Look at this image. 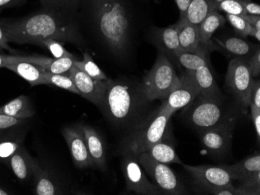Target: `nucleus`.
<instances>
[{
    "label": "nucleus",
    "mask_w": 260,
    "mask_h": 195,
    "mask_svg": "<svg viewBox=\"0 0 260 195\" xmlns=\"http://www.w3.org/2000/svg\"><path fill=\"white\" fill-rule=\"evenodd\" d=\"M139 100L128 86L109 79L100 108L112 123L125 125L137 114Z\"/></svg>",
    "instance_id": "7ed1b4c3"
},
{
    "label": "nucleus",
    "mask_w": 260,
    "mask_h": 195,
    "mask_svg": "<svg viewBox=\"0 0 260 195\" xmlns=\"http://www.w3.org/2000/svg\"><path fill=\"white\" fill-rule=\"evenodd\" d=\"M45 80H46L48 85L51 84V85L55 86V87L64 89L71 93L80 95V92L73 82L72 79L70 78L68 72L63 74H54L46 71Z\"/></svg>",
    "instance_id": "2f4dec72"
},
{
    "label": "nucleus",
    "mask_w": 260,
    "mask_h": 195,
    "mask_svg": "<svg viewBox=\"0 0 260 195\" xmlns=\"http://www.w3.org/2000/svg\"><path fill=\"white\" fill-rule=\"evenodd\" d=\"M11 194V192L9 190H6L4 187L0 186V195H9Z\"/></svg>",
    "instance_id": "3c124183"
},
{
    "label": "nucleus",
    "mask_w": 260,
    "mask_h": 195,
    "mask_svg": "<svg viewBox=\"0 0 260 195\" xmlns=\"http://www.w3.org/2000/svg\"><path fill=\"white\" fill-rule=\"evenodd\" d=\"M26 80L31 87L48 85L45 80L46 69L42 65L33 62H21L10 64L5 67Z\"/></svg>",
    "instance_id": "f3484780"
},
{
    "label": "nucleus",
    "mask_w": 260,
    "mask_h": 195,
    "mask_svg": "<svg viewBox=\"0 0 260 195\" xmlns=\"http://www.w3.org/2000/svg\"><path fill=\"white\" fill-rule=\"evenodd\" d=\"M217 45L236 57L249 58L255 51V47L244 39L239 37H228L225 39L214 38Z\"/></svg>",
    "instance_id": "a878e982"
},
{
    "label": "nucleus",
    "mask_w": 260,
    "mask_h": 195,
    "mask_svg": "<svg viewBox=\"0 0 260 195\" xmlns=\"http://www.w3.org/2000/svg\"><path fill=\"white\" fill-rule=\"evenodd\" d=\"M35 193L38 195H55L62 193L55 179L49 170L42 168L39 163L33 176Z\"/></svg>",
    "instance_id": "4be33fe9"
},
{
    "label": "nucleus",
    "mask_w": 260,
    "mask_h": 195,
    "mask_svg": "<svg viewBox=\"0 0 260 195\" xmlns=\"http://www.w3.org/2000/svg\"><path fill=\"white\" fill-rule=\"evenodd\" d=\"M195 100L188 110V119L200 132L235 124V119L222 104L221 98L197 96Z\"/></svg>",
    "instance_id": "423d86ee"
},
{
    "label": "nucleus",
    "mask_w": 260,
    "mask_h": 195,
    "mask_svg": "<svg viewBox=\"0 0 260 195\" xmlns=\"http://www.w3.org/2000/svg\"><path fill=\"white\" fill-rule=\"evenodd\" d=\"M209 193L215 195H245V192L239 187H235L232 183L223 187H217L209 190Z\"/></svg>",
    "instance_id": "ea45409f"
},
{
    "label": "nucleus",
    "mask_w": 260,
    "mask_h": 195,
    "mask_svg": "<svg viewBox=\"0 0 260 195\" xmlns=\"http://www.w3.org/2000/svg\"><path fill=\"white\" fill-rule=\"evenodd\" d=\"M188 71V70H187ZM197 85L200 94L198 96L210 98H221L220 89L212 75L208 65L201 67L195 71H188Z\"/></svg>",
    "instance_id": "dca6fc26"
},
{
    "label": "nucleus",
    "mask_w": 260,
    "mask_h": 195,
    "mask_svg": "<svg viewBox=\"0 0 260 195\" xmlns=\"http://www.w3.org/2000/svg\"><path fill=\"white\" fill-rule=\"evenodd\" d=\"M51 59L43 56H20V55H8L0 54V68H5L10 64L17 62H28L42 65L45 68L50 62Z\"/></svg>",
    "instance_id": "473e14b6"
},
{
    "label": "nucleus",
    "mask_w": 260,
    "mask_h": 195,
    "mask_svg": "<svg viewBox=\"0 0 260 195\" xmlns=\"http://www.w3.org/2000/svg\"><path fill=\"white\" fill-rule=\"evenodd\" d=\"M146 152H147L152 158L166 165L171 164H178L182 165L183 163L177 155L173 145L170 143H166L163 142V140L153 145Z\"/></svg>",
    "instance_id": "bb28decb"
},
{
    "label": "nucleus",
    "mask_w": 260,
    "mask_h": 195,
    "mask_svg": "<svg viewBox=\"0 0 260 195\" xmlns=\"http://www.w3.org/2000/svg\"><path fill=\"white\" fill-rule=\"evenodd\" d=\"M153 39L156 45L166 56L175 57L180 50L178 24H174L165 28H156L153 32Z\"/></svg>",
    "instance_id": "aec40b11"
},
{
    "label": "nucleus",
    "mask_w": 260,
    "mask_h": 195,
    "mask_svg": "<svg viewBox=\"0 0 260 195\" xmlns=\"http://www.w3.org/2000/svg\"><path fill=\"white\" fill-rule=\"evenodd\" d=\"M177 24L181 51L186 52L205 51L201 46L198 26L188 23L186 20H179Z\"/></svg>",
    "instance_id": "a211bd4d"
},
{
    "label": "nucleus",
    "mask_w": 260,
    "mask_h": 195,
    "mask_svg": "<svg viewBox=\"0 0 260 195\" xmlns=\"http://www.w3.org/2000/svg\"><path fill=\"white\" fill-rule=\"evenodd\" d=\"M182 166L200 187L208 192L212 189L232 183V176L225 166H190L182 163Z\"/></svg>",
    "instance_id": "9d476101"
},
{
    "label": "nucleus",
    "mask_w": 260,
    "mask_h": 195,
    "mask_svg": "<svg viewBox=\"0 0 260 195\" xmlns=\"http://www.w3.org/2000/svg\"><path fill=\"white\" fill-rule=\"evenodd\" d=\"M177 7L180 13V20H185L186 18L187 10L190 5L192 0H175Z\"/></svg>",
    "instance_id": "49530a36"
},
{
    "label": "nucleus",
    "mask_w": 260,
    "mask_h": 195,
    "mask_svg": "<svg viewBox=\"0 0 260 195\" xmlns=\"http://www.w3.org/2000/svg\"><path fill=\"white\" fill-rule=\"evenodd\" d=\"M254 81L248 58L235 57L229 62L225 84L239 101L244 113L249 110Z\"/></svg>",
    "instance_id": "0eeeda50"
},
{
    "label": "nucleus",
    "mask_w": 260,
    "mask_h": 195,
    "mask_svg": "<svg viewBox=\"0 0 260 195\" xmlns=\"http://www.w3.org/2000/svg\"><path fill=\"white\" fill-rule=\"evenodd\" d=\"M74 65L82 72H85L91 78L97 80H109L107 75L104 73L100 67L95 63L88 52L84 53V59L82 61L76 60Z\"/></svg>",
    "instance_id": "c756f323"
},
{
    "label": "nucleus",
    "mask_w": 260,
    "mask_h": 195,
    "mask_svg": "<svg viewBox=\"0 0 260 195\" xmlns=\"http://www.w3.org/2000/svg\"><path fill=\"white\" fill-rule=\"evenodd\" d=\"M199 94L200 91L197 85L190 73L186 70L185 75L181 78L180 85L165 99L166 100L163 102L159 110H163L172 115L177 110L192 103Z\"/></svg>",
    "instance_id": "9b49d317"
},
{
    "label": "nucleus",
    "mask_w": 260,
    "mask_h": 195,
    "mask_svg": "<svg viewBox=\"0 0 260 195\" xmlns=\"http://www.w3.org/2000/svg\"><path fill=\"white\" fill-rule=\"evenodd\" d=\"M67 72L80 92V95L100 107L103 102L108 80H94L82 72L75 65Z\"/></svg>",
    "instance_id": "f8f14e48"
},
{
    "label": "nucleus",
    "mask_w": 260,
    "mask_h": 195,
    "mask_svg": "<svg viewBox=\"0 0 260 195\" xmlns=\"http://www.w3.org/2000/svg\"><path fill=\"white\" fill-rule=\"evenodd\" d=\"M181 84V78L168 56L159 52L157 60L143 80L142 94L147 101L165 100Z\"/></svg>",
    "instance_id": "20e7f679"
},
{
    "label": "nucleus",
    "mask_w": 260,
    "mask_h": 195,
    "mask_svg": "<svg viewBox=\"0 0 260 195\" xmlns=\"http://www.w3.org/2000/svg\"><path fill=\"white\" fill-rule=\"evenodd\" d=\"M226 18H227L228 21L230 23L231 25L235 29L236 33H239V35L242 36V37L252 36V27L243 17L227 14Z\"/></svg>",
    "instance_id": "4c0bfd02"
},
{
    "label": "nucleus",
    "mask_w": 260,
    "mask_h": 195,
    "mask_svg": "<svg viewBox=\"0 0 260 195\" xmlns=\"http://www.w3.org/2000/svg\"><path fill=\"white\" fill-rule=\"evenodd\" d=\"M98 32L104 43L116 55L129 47L131 21L123 0H89Z\"/></svg>",
    "instance_id": "f03ea898"
},
{
    "label": "nucleus",
    "mask_w": 260,
    "mask_h": 195,
    "mask_svg": "<svg viewBox=\"0 0 260 195\" xmlns=\"http://www.w3.org/2000/svg\"><path fill=\"white\" fill-rule=\"evenodd\" d=\"M240 182L238 187L243 190L245 195L260 194V171L255 172Z\"/></svg>",
    "instance_id": "f704fd0d"
},
{
    "label": "nucleus",
    "mask_w": 260,
    "mask_h": 195,
    "mask_svg": "<svg viewBox=\"0 0 260 195\" xmlns=\"http://www.w3.org/2000/svg\"><path fill=\"white\" fill-rule=\"evenodd\" d=\"M171 116L169 113L158 110L150 119L140 124L125 142V154L137 157L163 140Z\"/></svg>",
    "instance_id": "39448f33"
},
{
    "label": "nucleus",
    "mask_w": 260,
    "mask_h": 195,
    "mask_svg": "<svg viewBox=\"0 0 260 195\" xmlns=\"http://www.w3.org/2000/svg\"><path fill=\"white\" fill-rule=\"evenodd\" d=\"M250 109L251 117L253 122L254 128H255V133L257 135V139L259 141L260 139V109L255 107L253 104H249Z\"/></svg>",
    "instance_id": "37998d69"
},
{
    "label": "nucleus",
    "mask_w": 260,
    "mask_h": 195,
    "mask_svg": "<svg viewBox=\"0 0 260 195\" xmlns=\"http://www.w3.org/2000/svg\"><path fill=\"white\" fill-rule=\"evenodd\" d=\"M212 11L208 0H192L187 10L185 20L190 24L199 26Z\"/></svg>",
    "instance_id": "c85d7f7f"
},
{
    "label": "nucleus",
    "mask_w": 260,
    "mask_h": 195,
    "mask_svg": "<svg viewBox=\"0 0 260 195\" xmlns=\"http://www.w3.org/2000/svg\"><path fill=\"white\" fill-rule=\"evenodd\" d=\"M234 125H225L202 131L201 141L211 155H224L230 150Z\"/></svg>",
    "instance_id": "4468645a"
},
{
    "label": "nucleus",
    "mask_w": 260,
    "mask_h": 195,
    "mask_svg": "<svg viewBox=\"0 0 260 195\" xmlns=\"http://www.w3.org/2000/svg\"><path fill=\"white\" fill-rule=\"evenodd\" d=\"M9 42L20 45H39L43 39L52 38L81 45L82 38L75 20L55 10L44 9L41 12L17 20H0Z\"/></svg>",
    "instance_id": "f257e3e1"
},
{
    "label": "nucleus",
    "mask_w": 260,
    "mask_h": 195,
    "mask_svg": "<svg viewBox=\"0 0 260 195\" xmlns=\"http://www.w3.org/2000/svg\"><path fill=\"white\" fill-rule=\"evenodd\" d=\"M240 2L245 8L247 14L260 16V7L258 4L252 2V0H240Z\"/></svg>",
    "instance_id": "c03bdc74"
},
{
    "label": "nucleus",
    "mask_w": 260,
    "mask_h": 195,
    "mask_svg": "<svg viewBox=\"0 0 260 195\" xmlns=\"http://www.w3.org/2000/svg\"><path fill=\"white\" fill-rule=\"evenodd\" d=\"M26 0H0V11L4 8L15 7Z\"/></svg>",
    "instance_id": "09e8293b"
},
{
    "label": "nucleus",
    "mask_w": 260,
    "mask_h": 195,
    "mask_svg": "<svg viewBox=\"0 0 260 195\" xmlns=\"http://www.w3.org/2000/svg\"><path fill=\"white\" fill-rule=\"evenodd\" d=\"M44 9L71 14L84 4V0H40Z\"/></svg>",
    "instance_id": "7c9ffc66"
},
{
    "label": "nucleus",
    "mask_w": 260,
    "mask_h": 195,
    "mask_svg": "<svg viewBox=\"0 0 260 195\" xmlns=\"http://www.w3.org/2000/svg\"><path fill=\"white\" fill-rule=\"evenodd\" d=\"M217 10L224 12L226 14L241 17H243L247 14L240 0H223L219 4Z\"/></svg>",
    "instance_id": "e433bc0d"
},
{
    "label": "nucleus",
    "mask_w": 260,
    "mask_h": 195,
    "mask_svg": "<svg viewBox=\"0 0 260 195\" xmlns=\"http://www.w3.org/2000/svg\"><path fill=\"white\" fill-rule=\"evenodd\" d=\"M224 166L230 173L232 180L241 181L255 172L260 171V155L257 152L237 164Z\"/></svg>",
    "instance_id": "b1692460"
},
{
    "label": "nucleus",
    "mask_w": 260,
    "mask_h": 195,
    "mask_svg": "<svg viewBox=\"0 0 260 195\" xmlns=\"http://www.w3.org/2000/svg\"><path fill=\"white\" fill-rule=\"evenodd\" d=\"M27 120L0 113V134L19 129Z\"/></svg>",
    "instance_id": "58836bf2"
},
{
    "label": "nucleus",
    "mask_w": 260,
    "mask_h": 195,
    "mask_svg": "<svg viewBox=\"0 0 260 195\" xmlns=\"http://www.w3.org/2000/svg\"><path fill=\"white\" fill-rule=\"evenodd\" d=\"M141 167L153 180V184L161 192L162 194H185L182 182L175 172L166 164L158 162L152 158L147 152H142L137 157Z\"/></svg>",
    "instance_id": "6e6552de"
},
{
    "label": "nucleus",
    "mask_w": 260,
    "mask_h": 195,
    "mask_svg": "<svg viewBox=\"0 0 260 195\" xmlns=\"http://www.w3.org/2000/svg\"><path fill=\"white\" fill-rule=\"evenodd\" d=\"M18 129L0 134V161L7 164L9 159L23 145V135Z\"/></svg>",
    "instance_id": "393cba45"
},
{
    "label": "nucleus",
    "mask_w": 260,
    "mask_h": 195,
    "mask_svg": "<svg viewBox=\"0 0 260 195\" xmlns=\"http://www.w3.org/2000/svg\"><path fill=\"white\" fill-rule=\"evenodd\" d=\"M251 73L253 78L259 76L260 75V51L259 48L255 49V52L248 58Z\"/></svg>",
    "instance_id": "a19ab883"
},
{
    "label": "nucleus",
    "mask_w": 260,
    "mask_h": 195,
    "mask_svg": "<svg viewBox=\"0 0 260 195\" xmlns=\"http://www.w3.org/2000/svg\"><path fill=\"white\" fill-rule=\"evenodd\" d=\"M77 59L75 57H64L59 59H51L50 62L45 66L48 72L54 74H63L69 72L74 65Z\"/></svg>",
    "instance_id": "72a5a7b5"
},
{
    "label": "nucleus",
    "mask_w": 260,
    "mask_h": 195,
    "mask_svg": "<svg viewBox=\"0 0 260 195\" xmlns=\"http://www.w3.org/2000/svg\"><path fill=\"white\" fill-rule=\"evenodd\" d=\"M250 104L260 109V83L259 80L254 81L251 91Z\"/></svg>",
    "instance_id": "a18cd8bd"
},
{
    "label": "nucleus",
    "mask_w": 260,
    "mask_h": 195,
    "mask_svg": "<svg viewBox=\"0 0 260 195\" xmlns=\"http://www.w3.org/2000/svg\"><path fill=\"white\" fill-rule=\"evenodd\" d=\"M205 51L198 52H186L179 51L175 54V58L188 71H195L201 67L208 65Z\"/></svg>",
    "instance_id": "cd10ccee"
},
{
    "label": "nucleus",
    "mask_w": 260,
    "mask_h": 195,
    "mask_svg": "<svg viewBox=\"0 0 260 195\" xmlns=\"http://www.w3.org/2000/svg\"><path fill=\"white\" fill-rule=\"evenodd\" d=\"M225 22L224 17L219 11L214 10L198 26L201 46L206 52L214 49V45L211 42L212 36L214 35L216 30L224 25Z\"/></svg>",
    "instance_id": "412c9836"
},
{
    "label": "nucleus",
    "mask_w": 260,
    "mask_h": 195,
    "mask_svg": "<svg viewBox=\"0 0 260 195\" xmlns=\"http://www.w3.org/2000/svg\"><path fill=\"white\" fill-rule=\"evenodd\" d=\"M81 127L93 166L104 170L106 166V152L102 138L89 125H81Z\"/></svg>",
    "instance_id": "6ab92c4d"
},
{
    "label": "nucleus",
    "mask_w": 260,
    "mask_h": 195,
    "mask_svg": "<svg viewBox=\"0 0 260 195\" xmlns=\"http://www.w3.org/2000/svg\"><path fill=\"white\" fill-rule=\"evenodd\" d=\"M124 157L122 170L127 190L137 194H162L160 190L146 177L141 165L137 161V157L131 154H125Z\"/></svg>",
    "instance_id": "1a4fd4ad"
},
{
    "label": "nucleus",
    "mask_w": 260,
    "mask_h": 195,
    "mask_svg": "<svg viewBox=\"0 0 260 195\" xmlns=\"http://www.w3.org/2000/svg\"><path fill=\"white\" fill-rule=\"evenodd\" d=\"M39 45H42L44 47L46 48L52 53L55 59L74 56L64 48L62 43H60L58 41L55 40V39H43L39 42Z\"/></svg>",
    "instance_id": "c9c22d12"
},
{
    "label": "nucleus",
    "mask_w": 260,
    "mask_h": 195,
    "mask_svg": "<svg viewBox=\"0 0 260 195\" xmlns=\"http://www.w3.org/2000/svg\"><path fill=\"white\" fill-rule=\"evenodd\" d=\"M10 42H8L7 35H6L4 29L0 25V49L1 50L11 51V48L9 45Z\"/></svg>",
    "instance_id": "de8ad7c7"
},
{
    "label": "nucleus",
    "mask_w": 260,
    "mask_h": 195,
    "mask_svg": "<svg viewBox=\"0 0 260 195\" xmlns=\"http://www.w3.org/2000/svg\"><path fill=\"white\" fill-rule=\"evenodd\" d=\"M62 133L72 155L74 164L79 168L93 167V160L87 149L81 125L77 127L64 128Z\"/></svg>",
    "instance_id": "ddd939ff"
},
{
    "label": "nucleus",
    "mask_w": 260,
    "mask_h": 195,
    "mask_svg": "<svg viewBox=\"0 0 260 195\" xmlns=\"http://www.w3.org/2000/svg\"><path fill=\"white\" fill-rule=\"evenodd\" d=\"M222 1H223V0H208V3L209 4H210V8L212 9L213 11H214V10L217 11V7H218L219 4H220Z\"/></svg>",
    "instance_id": "8fccbe9b"
},
{
    "label": "nucleus",
    "mask_w": 260,
    "mask_h": 195,
    "mask_svg": "<svg viewBox=\"0 0 260 195\" xmlns=\"http://www.w3.org/2000/svg\"><path fill=\"white\" fill-rule=\"evenodd\" d=\"M0 113L17 119H28L35 114V108L27 96L20 95L0 107Z\"/></svg>",
    "instance_id": "5701e85b"
},
{
    "label": "nucleus",
    "mask_w": 260,
    "mask_h": 195,
    "mask_svg": "<svg viewBox=\"0 0 260 195\" xmlns=\"http://www.w3.org/2000/svg\"><path fill=\"white\" fill-rule=\"evenodd\" d=\"M243 18L246 20L252 28V37L260 41V16L246 15L244 16Z\"/></svg>",
    "instance_id": "79ce46f5"
},
{
    "label": "nucleus",
    "mask_w": 260,
    "mask_h": 195,
    "mask_svg": "<svg viewBox=\"0 0 260 195\" xmlns=\"http://www.w3.org/2000/svg\"><path fill=\"white\" fill-rule=\"evenodd\" d=\"M14 172L17 179L22 181H27L33 178L35 167L38 162L28 153L23 145L16 151L7 163Z\"/></svg>",
    "instance_id": "2eb2a0df"
}]
</instances>
